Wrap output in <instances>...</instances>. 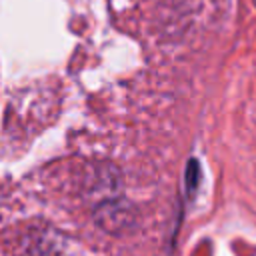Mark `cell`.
I'll return each instance as SVG.
<instances>
[]
</instances>
